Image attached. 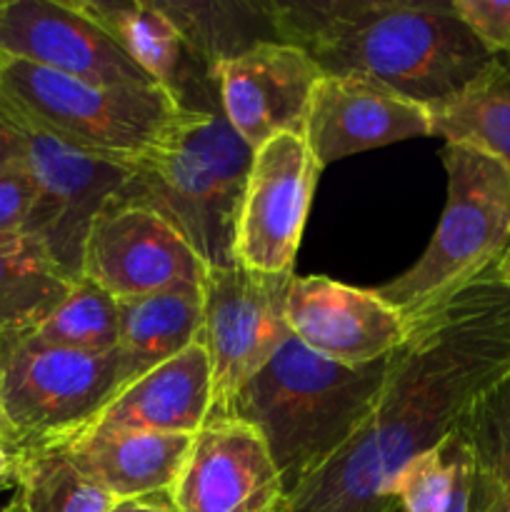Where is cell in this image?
Segmentation results:
<instances>
[{
  "instance_id": "f546056e",
  "label": "cell",
  "mask_w": 510,
  "mask_h": 512,
  "mask_svg": "<svg viewBox=\"0 0 510 512\" xmlns=\"http://www.w3.org/2000/svg\"><path fill=\"white\" fill-rule=\"evenodd\" d=\"M28 163V135L23 125L0 108V173L23 168Z\"/></svg>"
},
{
  "instance_id": "cb8c5ba5",
  "label": "cell",
  "mask_w": 510,
  "mask_h": 512,
  "mask_svg": "<svg viewBox=\"0 0 510 512\" xmlns=\"http://www.w3.org/2000/svg\"><path fill=\"white\" fill-rule=\"evenodd\" d=\"M183 33L190 53L213 78L220 60L233 58L243 50L253 48L255 40L248 28L270 25L268 3H235V5H200V3H158Z\"/></svg>"
},
{
  "instance_id": "52a82bcc",
  "label": "cell",
  "mask_w": 510,
  "mask_h": 512,
  "mask_svg": "<svg viewBox=\"0 0 510 512\" xmlns=\"http://www.w3.org/2000/svg\"><path fill=\"white\" fill-rule=\"evenodd\" d=\"M125 388L118 348L103 353L25 340L3 370L0 403L18 443H60L88 428Z\"/></svg>"
},
{
  "instance_id": "74e56055",
  "label": "cell",
  "mask_w": 510,
  "mask_h": 512,
  "mask_svg": "<svg viewBox=\"0 0 510 512\" xmlns=\"http://www.w3.org/2000/svg\"><path fill=\"white\" fill-rule=\"evenodd\" d=\"M0 385H3V373H0Z\"/></svg>"
},
{
  "instance_id": "9c48e42d",
  "label": "cell",
  "mask_w": 510,
  "mask_h": 512,
  "mask_svg": "<svg viewBox=\"0 0 510 512\" xmlns=\"http://www.w3.org/2000/svg\"><path fill=\"white\" fill-rule=\"evenodd\" d=\"M20 125L28 135V170L35 183V200L23 233L33 235L60 273L75 283L83 278L90 225L128 183L130 168L73 148L38 128Z\"/></svg>"
},
{
  "instance_id": "4dcf8cb0",
  "label": "cell",
  "mask_w": 510,
  "mask_h": 512,
  "mask_svg": "<svg viewBox=\"0 0 510 512\" xmlns=\"http://www.w3.org/2000/svg\"><path fill=\"white\" fill-rule=\"evenodd\" d=\"M460 440V435H458ZM470 490H473V463L465 450L463 440H460V453H458V468H455V485L453 495L445 512H470Z\"/></svg>"
},
{
  "instance_id": "8d00e7d4",
  "label": "cell",
  "mask_w": 510,
  "mask_h": 512,
  "mask_svg": "<svg viewBox=\"0 0 510 512\" xmlns=\"http://www.w3.org/2000/svg\"><path fill=\"white\" fill-rule=\"evenodd\" d=\"M0 440H5V443H10V445L18 443V435H15V428H13V423L8 420V413H5L3 403H0Z\"/></svg>"
},
{
  "instance_id": "836d02e7",
  "label": "cell",
  "mask_w": 510,
  "mask_h": 512,
  "mask_svg": "<svg viewBox=\"0 0 510 512\" xmlns=\"http://www.w3.org/2000/svg\"><path fill=\"white\" fill-rule=\"evenodd\" d=\"M18 480V455H15V445L0 440V493L15 488Z\"/></svg>"
},
{
  "instance_id": "e575fe53",
  "label": "cell",
  "mask_w": 510,
  "mask_h": 512,
  "mask_svg": "<svg viewBox=\"0 0 510 512\" xmlns=\"http://www.w3.org/2000/svg\"><path fill=\"white\" fill-rule=\"evenodd\" d=\"M30 338V333L18 328H8V325H0V373L8 368V363L13 360V355L18 353L20 345Z\"/></svg>"
},
{
  "instance_id": "e0dca14e",
  "label": "cell",
  "mask_w": 510,
  "mask_h": 512,
  "mask_svg": "<svg viewBox=\"0 0 510 512\" xmlns=\"http://www.w3.org/2000/svg\"><path fill=\"white\" fill-rule=\"evenodd\" d=\"M213 415V370L200 340L120 390L88 428L195 435ZM85 428V430H88ZM83 433V430H80Z\"/></svg>"
},
{
  "instance_id": "d590c367",
  "label": "cell",
  "mask_w": 510,
  "mask_h": 512,
  "mask_svg": "<svg viewBox=\"0 0 510 512\" xmlns=\"http://www.w3.org/2000/svg\"><path fill=\"white\" fill-rule=\"evenodd\" d=\"M495 278H498L500 285L510 293V245L503 253V258L498 260V265H495Z\"/></svg>"
},
{
  "instance_id": "30bf717a",
  "label": "cell",
  "mask_w": 510,
  "mask_h": 512,
  "mask_svg": "<svg viewBox=\"0 0 510 512\" xmlns=\"http://www.w3.org/2000/svg\"><path fill=\"white\" fill-rule=\"evenodd\" d=\"M193 245L165 215L138 200H108L90 225L83 278L115 300L160 293L175 285H203L208 275Z\"/></svg>"
},
{
  "instance_id": "9a60e30c",
  "label": "cell",
  "mask_w": 510,
  "mask_h": 512,
  "mask_svg": "<svg viewBox=\"0 0 510 512\" xmlns=\"http://www.w3.org/2000/svg\"><path fill=\"white\" fill-rule=\"evenodd\" d=\"M290 333L335 363L370 365L390 358L408 340V320L373 290L350 288L325 275H293L288 288Z\"/></svg>"
},
{
  "instance_id": "ac0fdd59",
  "label": "cell",
  "mask_w": 510,
  "mask_h": 512,
  "mask_svg": "<svg viewBox=\"0 0 510 512\" xmlns=\"http://www.w3.org/2000/svg\"><path fill=\"white\" fill-rule=\"evenodd\" d=\"M193 435L88 428L60 440L68 458L115 503L168 493L188 458Z\"/></svg>"
},
{
  "instance_id": "ffe728a7",
  "label": "cell",
  "mask_w": 510,
  "mask_h": 512,
  "mask_svg": "<svg viewBox=\"0 0 510 512\" xmlns=\"http://www.w3.org/2000/svg\"><path fill=\"white\" fill-rule=\"evenodd\" d=\"M120 50L158 85L183 103V90L198 60L175 20L158 3L140 0H75Z\"/></svg>"
},
{
  "instance_id": "d6a6232c",
  "label": "cell",
  "mask_w": 510,
  "mask_h": 512,
  "mask_svg": "<svg viewBox=\"0 0 510 512\" xmlns=\"http://www.w3.org/2000/svg\"><path fill=\"white\" fill-rule=\"evenodd\" d=\"M110 512H175L173 503H170L168 493L148 495V498H135V500H123V503H115V508Z\"/></svg>"
},
{
  "instance_id": "4316f807",
  "label": "cell",
  "mask_w": 510,
  "mask_h": 512,
  "mask_svg": "<svg viewBox=\"0 0 510 512\" xmlns=\"http://www.w3.org/2000/svg\"><path fill=\"white\" fill-rule=\"evenodd\" d=\"M458 433L448 435L438 448L410 460L390 485V495L403 512H445L453 495L458 468Z\"/></svg>"
},
{
  "instance_id": "8992f818",
  "label": "cell",
  "mask_w": 510,
  "mask_h": 512,
  "mask_svg": "<svg viewBox=\"0 0 510 512\" xmlns=\"http://www.w3.org/2000/svg\"><path fill=\"white\" fill-rule=\"evenodd\" d=\"M0 108L73 148L128 165L163 140L183 103L163 85H98L0 58Z\"/></svg>"
},
{
  "instance_id": "5bb4252c",
  "label": "cell",
  "mask_w": 510,
  "mask_h": 512,
  "mask_svg": "<svg viewBox=\"0 0 510 512\" xmlns=\"http://www.w3.org/2000/svg\"><path fill=\"white\" fill-rule=\"evenodd\" d=\"M323 70L298 45L263 40L215 65L220 110L235 133L260 148L283 133L305 135L310 100Z\"/></svg>"
},
{
  "instance_id": "8fae6325",
  "label": "cell",
  "mask_w": 510,
  "mask_h": 512,
  "mask_svg": "<svg viewBox=\"0 0 510 512\" xmlns=\"http://www.w3.org/2000/svg\"><path fill=\"white\" fill-rule=\"evenodd\" d=\"M320 170L305 135H275L253 150L235 263L260 273H293Z\"/></svg>"
},
{
  "instance_id": "277c9868",
  "label": "cell",
  "mask_w": 510,
  "mask_h": 512,
  "mask_svg": "<svg viewBox=\"0 0 510 512\" xmlns=\"http://www.w3.org/2000/svg\"><path fill=\"white\" fill-rule=\"evenodd\" d=\"M253 148L223 110L185 105L158 145L130 160L120 198L150 205L188 238L208 268L235 265V230Z\"/></svg>"
},
{
  "instance_id": "5b68a950",
  "label": "cell",
  "mask_w": 510,
  "mask_h": 512,
  "mask_svg": "<svg viewBox=\"0 0 510 512\" xmlns=\"http://www.w3.org/2000/svg\"><path fill=\"white\" fill-rule=\"evenodd\" d=\"M448 198L425 253L373 293L413 320L495 270L510 245V178L503 165L468 145L445 143Z\"/></svg>"
},
{
  "instance_id": "484cf974",
  "label": "cell",
  "mask_w": 510,
  "mask_h": 512,
  "mask_svg": "<svg viewBox=\"0 0 510 512\" xmlns=\"http://www.w3.org/2000/svg\"><path fill=\"white\" fill-rule=\"evenodd\" d=\"M455 433L475 473L493 485L510 508V373L470 405Z\"/></svg>"
},
{
  "instance_id": "83f0119b",
  "label": "cell",
  "mask_w": 510,
  "mask_h": 512,
  "mask_svg": "<svg viewBox=\"0 0 510 512\" xmlns=\"http://www.w3.org/2000/svg\"><path fill=\"white\" fill-rule=\"evenodd\" d=\"M453 8L490 53L510 58V0H453Z\"/></svg>"
},
{
  "instance_id": "7a4b0ae2",
  "label": "cell",
  "mask_w": 510,
  "mask_h": 512,
  "mask_svg": "<svg viewBox=\"0 0 510 512\" xmlns=\"http://www.w3.org/2000/svg\"><path fill=\"white\" fill-rule=\"evenodd\" d=\"M275 40L298 45L323 75H353L433 108L483 78L490 53L453 0L268 3Z\"/></svg>"
},
{
  "instance_id": "f1b7e54d",
  "label": "cell",
  "mask_w": 510,
  "mask_h": 512,
  "mask_svg": "<svg viewBox=\"0 0 510 512\" xmlns=\"http://www.w3.org/2000/svg\"><path fill=\"white\" fill-rule=\"evenodd\" d=\"M33 200L35 183L28 170V163L23 168L0 173V233L23 230Z\"/></svg>"
},
{
  "instance_id": "603a6c76",
  "label": "cell",
  "mask_w": 510,
  "mask_h": 512,
  "mask_svg": "<svg viewBox=\"0 0 510 512\" xmlns=\"http://www.w3.org/2000/svg\"><path fill=\"white\" fill-rule=\"evenodd\" d=\"M18 480L3 512H110L115 500L68 458L63 445H15Z\"/></svg>"
},
{
  "instance_id": "6da1fadb",
  "label": "cell",
  "mask_w": 510,
  "mask_h": 512,
  "mask_svg": "<svg viewBox=\"0 0 510 512\" xmlns=\"http://www.w3.org/2000/svg\"><path fill=\"white\" fill-rule=\"evenodd\" d=\"M408 325L365 423L288 495L283 512H398L395 475L453 435L470 405L510 373V293L495 270Z\"/></svg>"
},
{
  "instance_id": "44dd1931",
  "label": "cell",
  "mask_w": 510,
  "mask_h": 512,
  "mask_svg": "<svg viewBox=\"0 0 510 512\" xmlns=\"http://www.w3.org/2000/svg\"><path fill=\"white\" fill-rule=\"evenodd\" d=\"M428 110L433 135L490 155L510 178V60L500 58L463 93Z\"/></svg>"
},
{
  "instance_id": "3957f363",
  "label": "cell",
  "mask_w": 510,
  "mask_h": 512,
  "mask_svg": "<svg viewBox=\"0 0 510 512\" xmlns=\"http://www.w3.org/2000/svg\"><path fill=\"white\" fill-rule=\"evenodd\" d=\"M388 370L390 358L350 368L290 335L238 390L228 418L258 430L290 495L358 433Z\"/></svg>"
},
{
  "instance_id": "d4e9b609",
  "label": "cell",
  "mask_w": 510,
  "mask_h": 512,
  "mask_svg": "<svg viewBox=\"0 0 510 512\" xmlns=\"http://www.w3.org/2000/svg\"><path fill=\"white\" fill-rule=\"evenodd\" d=\"M30 340L50 348L103 350L118 348V300L93 280L80 278L70 285L58 308L35 328Z\"/></svg>"
},
{
  "instance_id": "2e32d148",
  "label": "cell",
  "mask_w": 510,
  "mask_h": 512,
  "mask_svg": "<svg viewBox=\"0 0 510 512\" xmlns=\"http://www.w3.org/2000/svg\"><path fill=\"white\" fill-rule=\"evenodd\" d=\"M425 135H433L425 105L353 75H323L305 120V140L320 168L363 150Z\"/></svg>"
},
{
  "instance_id": "4fadbf2b",
  "label": "cell",
  "mask_w": 510,
  "mask_h": 512,
  "mask_svg": "<svg viewBox=\"0 0 510 512\" xmlns=\"http://www.w3.org/2000/svg\"><path fill=\"white\" fill-rule=\"evenodd\" d=\"M168 495L175 512H283L288 500L265 440L235 418H210L193 435Z\"/></svg>"
},
{
  "instance_id": "d6986e66",
  "label": "cell",
  "mask_w": 510,
  "mask_h": 512,
  "mask_svg": "<svg viewBox=\"0 0 510 512\" xmlns=\"http://www.w3.org/2000/svg\"><path fill=\"white\" fill-rule=\"evenodd\" d=\"M203 285H175L160 293L118 300V353L125 388L198 340Z\"/></svg>"
},
{
  "instance_id": "7402d4cb",
  "label": "cell",
  "mask_w": 510,
  "mask_h": 512,
  "mask_svg": "<svg viewBox=\"0 0 510 512\" xmlns=\"http://www.w3.org/2000/svg\"><path fill=\"white\" fill-rule=\"evenodd\" d=\"M70 285L73 280L60 273L33 235L0 233V325L33 335Z\"/></svg>"
},
{
  "instance_id": "1f68e13d",
  "label": "cell",
  "mask_w": 510,
  "mask_h": 512,
  "mask_svg": "<svg viewBox=\"0 0 510 512\" xmlns=\"http://www.w3.org/2000/svg\"><path fill=\"white\" fill-rule=\"evenodd\" d=\"M470 512H510L498 490L485 483L473 468V490H470Z\"/></svg>"
},
{
  "instance_id": "7c38bea8",
  "label": "cell",
  "mask_w": 510,
  "mask_h": 512,
  "mask_svg": "<svg viewBox=\"0 0 510 512\" xmlns=\"http://www.w3.org/2000/svg\"><path fill=\"white\" fill-rule=\"evenodd\" d=\"M0 58L98 85H158L75 0H0Z\"/></svg>"
},
{
  "instance_id": "ba28073f",
  "label": "cell",
  "mask_w": 510,
  "mask_h": 512,
  "mask_svg": "<svg viewBox=\"0 0 510 512\" xmlns=\"http://www.w3.org/2000/svg\"><path fill=\"white\" fill-rule=\"evenodd\" d=\"M295 273H260L228 265L210 268L203 283V328L213 370V415L228 418L238 390L288 343L285 305Z\"/></svg>"
}]
</instances>
